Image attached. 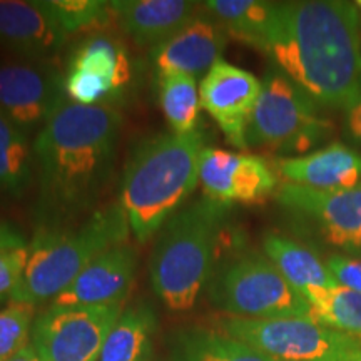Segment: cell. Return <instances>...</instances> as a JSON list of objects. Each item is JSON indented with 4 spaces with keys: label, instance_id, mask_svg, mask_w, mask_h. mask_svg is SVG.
<instances>
[{
    "label": "cell",
    "instance_id": "obj_29",
    "mask_svg": "<svg viewBox=\"0 0 361 361\" xmlns=\"http://www.w3.org/2000/svg\"><path fill=\"white\" fill-rule=\"evenodd\" d=\"M27 259H29V247L0 252V300L11 298L17 283L20 281Z\"/></svg>",
    "mask_w": 361,
    "mask_h": 361
},
{
    "label": "cell",
    "instance_id": "obj_2",
    "mask_svg": "<svg viewBox=\"0 0 361 361\" xmlns=\"http://www.w3.org/2000/svg\"><path fill=\"white\" fill-rule=\"evenodd\" d=\"M263 52L316 102L343 109L361 89L358 7L345 0L276 2Z\"/></svg>",
    "mask_w": 361,
    "mask_h": 361
},
{
    "label": "cell",
    "instance_id": "obj_23",
    "mask_svg": "<svg viewBox=\"0 0 361 361\" xmlns=\"http://www.w3.org/2000/svg\"><path fill=\"white\" fill-rule=\"evenodd\" d=\"M34 168L27 133L0 111V189L13 197L24 196L32 184Z\"/></svg>",
    "mask_w": 361,
    "mask_h": 361
},
{
    "label": "cell",
    "instance_id": "obj_4",
    "mask_svg": "<svg viewBox=\"0 0 361 361\" xmlns=\"http://www.w3.org/2000/svg\"><path fill=\"white\" fill-rule=\"evenodd\" d=\"M129 229L121 202L94 211L74 229L37 228L24 273L8 300L32 306L54 301L99 255L126 245Z\"/></svg>",
    "mask_w": 361,
    "mask_h": 361
},
{
    "label": "cell",
    "instance_id": "obj_8",
    "mask_svg": "<svg viewBox=\"0 0 361 361\" xmlns=\"http://www.w3.org/2000/svg\"><path fill=\"white\" fill-rule=\"evenodd\" d=\"M224 329L226 335L281 361H353L361 355V338L314 319L231 318Z\"/></svg>",
    "mask_w": 361,
    "mask_h": 361
},
{
    "label": "cell",
    "instance_id": "obj_24",
    "mask_svg": "<svg viewBox=\"0 0 361 361\" xmlns=\"http://www.w3.org/2000/svg\"><path fill=\"white\" fill-rule=\"evenodd\" d=\"M176 361H276L246 343L214 331L183 333L176 346Z\"/></svg>",
    "mask_w": 361,
    "mask_h": 361
},
{
    "label": "cell",
    "instance_id": "obj_35",
    "mask_svg": "<svg viewBox=\"0 0 361 361\" xmlns=\"http://www.w3.org/2000/svg\"><path fill=\"white\" fill-rule=\"evenodd\" d=\"M356 4V7H358V11L361 12V0H358V2H355Z\"/></svg>",
    "mask_w": 361,
    "mask_h": 361
},
{
    "label": "cell",
    "instance_id": "obj_32",
    "mask_svg": "<svg viewBox=\"0 0 361 361\" xmlns=\"http://www.w3.org/2000/svg\"><path fill=\"white\" fill-rule=\"evenodd\" d=\"M20 247H29L24 234L16 226L0 221V252L20 250Z\"/></svg>",
    "mask_w": 361,
    "mask_h": 361
},
{
    "label": "cell",
    "instance_id": "obj_31",
    "mask_svg": "<svg viewBox=\"0 0 361 361\" xmlns=\"http://www.w3.org/2000/svg\"><path fill=\"white\" fill-rule=\"evenodd\" d=\"M345 112V130L361 147V89L351 101L343 107Z\"/></svg>",
    "mask_w": 361,
    "mask_h": 361
},
{
    "label": "cell",
    "instance_id": "obj_16",
    "mask_svg": "<svg viewBox=\"0 0 361 361\" xmlns=\"http://www.w3.org/2000/svg\"><path fill=\"white\" fill-rule=\"evenodd\" d=\"M229 34L213 17L196 16L173 37L152 49L157 74L197 79L221 61Z\"/></svg>",
    "mask_w": 361,
    "mask_h": 361
},
{
    "label": "cell",
    "instance_id": "obj_36",
    "mask_svg": "<svg viewBox=\"0 0 361 361\" xmlns=\"http://www.w3.org/2000/svg\"><path fill=\"white\" fill-rule=\"evenodd\" d=\"M353 361H361V355H360V356H356V358H355Z\"/></svg>",
    "mask_w": 361,
    "mask_h": 361
},
{
    "label": "cell",
    "instance_id": "obj_17",
    "mask_svg": "<svg viewBox=\"0 0 361 361\" xmlns=\"http://www.w3.org/2000/svg\"><path fill=\"white\" fill-rule=\"evenodd\" d=\"M137 256L128 245L104 251L85 268L74 283L62 291L52 306H109L123 305L135 278Z\"/></svg>",
    "mask_w": 361,
    "mask_h": 361
},
{
    "label": "cell",
    "instance_id": "obj_20",
    "mask_svg": "<svg viewBox=\"0 0 361 361\" xmlns=\"http://www.w3.org/2000/svg\"><path fill=\"white\" fill-rule=\"evenodd\" d=\"M263 247L266 258L273 261L283 276L301 295L313 288L338 286L326 263H323L308 247L298 245L293 239L279 236V234H268L264 236Z\"/></svg>",
    "mask_w": 361,
    "mask_h": 361
},
{
    "label": "cell",
    "instance_id": "obj_34",
    "mask_svg": "<svg viewBox=\"0 0 361 361\" xmlns=\"http://www.w3.org/2000/svg\"><path fill=\"white\" fill-rule=\"evenodd\" d=\"M356 255L361 256V238H360V245H358V250H356Z\"/></svg>",
    "mask_w": 361,
    "mask_h": 361
},
{
    "label": "cell",
    "instance_id": "obj_15",
    "mask_svg": "<svg viewBox=\"0 0 361 361\" xmlns=\"http://www.w3.org/2000/svg\"><path fill=\"white\" fill-rule=\"evenodd\" d=\"M67 35L40 2L0 0V44L22 61H51L62 51Z\"/></svg>",
    "mask_w": 361,
    "mask_h": 361
},
{
    "label": "cell",
    "instance_id": "obj_26",
    "mask_svg": "<svg viewBox=\"0 0 361 361\" xmlns=\"http://www.w3.org/2000/svg\"><path fill=\"white\" fill-rule=\"evenodd\" d=\"M159 102L173 133L191 134L196 130L202 107L196 79L183 74L159 75Z\"/></svg>",
    "mask_w": 361,
    "mask_h": 361
},
{
    "label": "cell",
    "instance_id": "obj_21",
    "mask_svg": "<svg viewBox=\"0 0 361 361\" xmlns=\"http://www.w3.org/2000/svg\"><path fill=\"white\" fill-rule=\"evenodd\" d=\"M202 8L224 27L229 35L263 51L276 2L264 0H209Z\"/></svg>",
    "mask_w": 361,
    "mask_h": 361
},
{
    "label": "cell",
    "instance_id": "obj_30",
    "mask_svg": "<svg viewBox=\"0 0 361 361\" xmlns=\"http://www.w3.org/2000/svg\"><path fill=\"white\" fill-rule=\"evenodd\" d=\"M326 266L338 286L361 295V259L333 255L326 259Z\"/></svg>",
    "mask_w": 361,
    "mask_h": 361
},
{
    "label": "cell",
    "instance_id": "obj_6",
    "mask_svg": "<svg viewBox=\"0 0 361 361\" xmlns=\"http://www.w3.org/2000/svg\"><path fill=\"white\" fill-rule=\"evenodd\" d=\"M331 133V123L318 114V102L300 85L283 74L269 71L250 126L247 147L286 154H303Z\"/></svg>",
    "mask_w": 361,
    "mask_h": 361
},
{
    "label": "cell",
    "instance_id": "obj_11",
    "mask_svg": "<svg viewBox=\"0 0 361 361\" xmlns=\"http://www.w3.org/2000/svg\"><path fill=\"white\" fill-rule=\"evenodd\" d=\"M67 96L47 62H0V111L24 133L42 129Z\"/></svg>",
    "mask_w": 361,
    "mask_h": 361
},
{
    "label": "cell",
    "instance_id": "obj_19",
    "mask_svg": "<svg viewBox=\"0 0 361 361\" xmlns=\"http://www.w3.org/2000/svg\"><path fill=\"white\" fill-rule=\"evenodd\" d=\"M112 17L137 45L157 47L196 17L197 4L188 0H117Z\"/></svg>",
    "mask_w": 361,
    "mask_h": 361
},
{
    "label": "cell",
    "instance_id": "obj_22",
    "mask_svg": "<svg viewBox=\"0 0 361 361\" xmlns=\"http://www.w3.org/2000/svg\"><path fill=\"white\" fill-rule=\"evenodd\" d=\"M156 314L147 305L123 311L106 338L97 361H149Z\"/></svg>",
    "mask_w": 361,
    "mask_h": 361
},
{
    "label": "cell",
    "instance_id": "obj_12",
    "mask_svg": "<svg viewBox=\"0 0 361 361\" xmlns=\"http://www.w3.org/2000/svg\"><path fill=\"white\" fill-rule=\"evenodd\" d=\"M200 183L206 200L226 206L252 204L273 194L278 178L263 157L206 147L201 156Z\"/></svg>",
    "mask_w": 361,
    "mask_h": 361
},
{
    "label": "cell",
    "instance_id": "obj_28",
    "mask_svg": "<svg viewBox=\"0 0 361 361\" xmlns=\"http://www.w3.org/2000/svg\"><path fill=\"white\" fill-rule=\"evenodd\" d=\"M35 319V306L8 300L0 308V361L11 360L29 346Z\"/></svg>",
    "mask_w": 361,
    "mask_h": 361
},
{
    "label": "cell",
    "instance_id": "obj_37",
    "mask_svg": "<svg viewBox=\"0 0 361 361\" xmlns=\"http://www.w3.org/2000/svg\"><path fill=\"white\" fill-rule=\"evenodd\" d=\"M276 361H281V360H276Z\"/></svg>",
    "mask_w": 361,
    "mask_h": 361
},
{
    "label": "cell",
    "instance_id": "obj_5",
    "mask_svg": "<svg viewBox=\"0 0 361 361\" xmlns=\"http://www.w3.org/2000/svg\"><path fill=\"white\" fill-rule=\"evenodd\" d=\"M226 204L202 200L162 226L149 273L156 295L174 311L191 310L211 274Z\"/></svg>",
    "mask_w": 361,
    "mask_h": 361
},
{
    "label": "cell",
    "instance_id": "obj_7",
    "mask_svg": "<svg viewBox=\"0 0 361 361\" xmlns=\"http://www.w3.org/2000/svg\"><path fill=\"white\" fill-rule=\"evenodd\" d=\"M221 308L246 319H314L313 308L266 256L246 255L224 268L213 286ZM316 322V319H314Z\"/></svg>",
    "mask_w": 361,
    "mask_h": 361
},
{
    "label": "cell",
    "instance_id": "obj_3",
    "mask_svg": "<svg viewBox=\"0 0 361 361\" xmlns=\"http://www.w3.org/2000/svg\"><path fill=\"white\" fill-rule=\"evenodd\" d=\"M204 137L166 133L146 139L126 168L121 206L139 243H147L173 218L200 183Z\"/></svg>",
    "mask_w": 361,
    "mask_h": 361
},
{
    "label": "cell",
    "instance_id": "obj_25",
    "mask_svg": "<svg viewBox=\"0 0 361 361\" xmlns=\"http://www.w3.org/2000/svg\"><path fill=\"white\" fill-rule=\"evenodd\" d=\"M318 323L361 338V295L346 288H313L303 293Z\"/></svg>",
    "mask_w": 361,
    "mask_h": 361
},
{
    "label": "cell",
    "instance_id": "obj_18",
    "mask_svg": "<svg viewBox=\"0 0 361 361\" xmlns=\"http://www.w3.org/2000/svg\"><path fill=\"white\" fill-rule=\"evenodd\" d=\"M276 169L288 183L323 191L353 189L361 184V154L341 142L305 156L281 157Z\"/></svg>",
    "mask_w": 361,
    "mask_h": 361
},
{
    "label": "cell",
    "instance_id": "obj_10",
    "mask_svg": "<svg viewBox=\"0 0 361 361\" xmlns=\"http://www.w3.org/2000/svg\"><path fill=\"white\" fill-rule=\"evenodd\" d=\"M130 59L119 40L90 35L74 49L64 75V92L80 106H112L130 82Z\"/></svg>",
    "mask_w": 361,
    "mask_h": 361
},
{
    "label": "cell",
    "instance_id": "obj_27",
    "mask_svg": "<svg viewBox=\"0 0 361 361\" xmlns=\"http://www.w3.org/2000/svg\"><path fill=\"white\" fill-rule=\"evenodd\" d=\"M67 34L101 29L112 19L111 2L102 0H39Z\"/></svg>",
    "mask_w": 361,
    "mask_h": 361
},
{
    "label": "cell",
    "instance_id": "obj_1",
    "mask_svg": "<svg viewBox=\"0 0 361 361\" xmlns=\"http://www.w3.org/2000/svg\"><path fill=\"white\" fill-rule=\"evenodd\" d=\"M121 114L64 99L34 142L37 228H61L96 204L114 168Z\"/></svg>",
    "mask_w": 361,
    "mask_h": 361
},
{
    "label": "cell",
    "instance_id": "obj_33",
    "mask_svg": "<svg viewBox=\"0 0 361 361\" xmlns=\"http://www.w3.org/2000/svg\"><path fill=\"white\" fill-rule=\"evenodd\" d=\"M7 361H42V360H40L37 351L34 350V346L29 345V346H25V348H22L19 353H16L11 360H7Z\"/></svg>",
    "mask_w": 361,
    "mask_h": 361
},
{
    "label": "cell",
    "instance_id": "obj_9",
    "mask_svg": "<svg viewBox=\"0 0 361 361\" xmlns=\"http://www.w3.org/2000/svg\"><path fill=\"white\" fill-rule=\"evenodd\" d=\"M123 305L52 306L34 319L30 345L42 361H97Z\"/></svg>",
    "mask_w": 361,
    "mask_h": 361
},
{
    "label": "cell",
    "instance_id": "obj_14",
    "mask_svg": "<svg viewBox=\"0 0 361 361\" xmlns=\"http://www.w3.org/2000/svg\"><path fill=\"white\" fill-rule=\"evenodd\" d=\"M276 200L288 209L318 221L331 245L356 255L361 238V184L353 189L323 191L284 183L276 191Z\"/></svg>",
    "mask_w": 361,
    "mask_h": 361
},
{
    "label": "cell",
    "instance_id": "obj_13",
    "mask_svg": "<svg viewBox=\"0 0 361 361\" xmlns=\"http://www.w3.org/2000/svg\"><path fill=\"white\" fill-rule=\"evenodd\" d=\"M263 82L255 74L221 59L200 85L202 109L218 123L226 139L246 149V130L258 102Z\"/></svg>",
    "mask_w": 361,
    "mask_h": 361
}]
</instances>
